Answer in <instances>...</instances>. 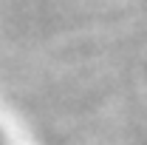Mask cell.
I'll list each match as a JSON object with an SVG mask.
<instances>
[{
  "instance_id": "6da1fadb",
  "label": "cell",
  "mask_w": 147,
  "mask_h": 145,
  "mask_svg": "<svg viewBox=\"0 0 147 145\" xmlns=\"http://www.w3.org/2000/svg\"><path fill=\"white\" fill-rule=\"evenodd\" d=\"M0 145H3V140H0Z\"/></svg>"
}]
</instances>
